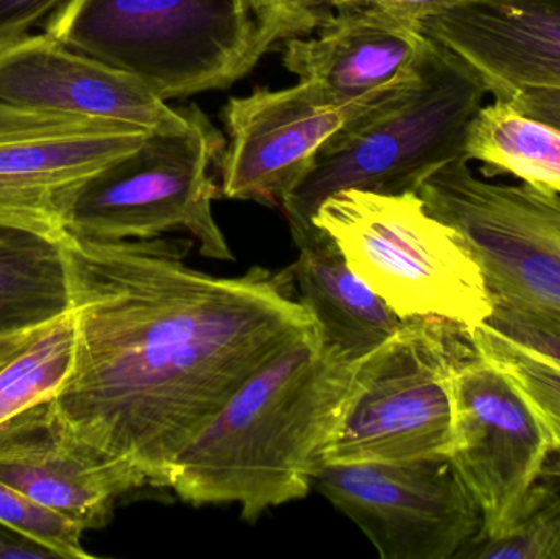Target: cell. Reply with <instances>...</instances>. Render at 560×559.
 I'll use <instances>...</instances> for the list:
<instances>
[{
  "label": "cell",
  "mask_w": 560,
  "mask_h": 559,
  "mask_svg": "<svg viewBox=\"0 0 560 559\" xmlns=\"http://www.w3.org/2000/svg\"><path fill=\"white\" fill-rule=\"evenodd\" d=\"M487 95L480 75L431 39L417 71L329 137L283 199L295 245L316 232L313 216L332 194L417 193L433 171L464 156Z\"/></svg>",
  "instance_id": "cell-3"
},
{
  "label": "cell",
  "mask_w": 560,
  "mask_h": 559,
  "mask_svg": "<svg viewBox=\"0 0 560 559\" xmlns=\"http://www.w3.org/2000/svg\"><path fill=\"white\" fill-rule=\"evenodd\" d=\"M0 524L51 551L55 558L89 559L82 545L84 531L65 515L33 501L0 481Z\"/></svg>",
  "instance_id": "cell-23"
},
{
  "label": "cell",
  "mask_w": 560,
  "mask_h": 559,
  "mask_svg": "<svg viewBox=\"0 0 560 559\" xmlns=\"http://www.w3.org/2000/svg\"><path fill=\"white\" fill-rule=\"evenodd\" d=\"M313 226L401 321L443 318L472 330L492 315L479 263L417 193L339 190L318 207Z\"/></svg>",
  "instance_id": "cell-5"
},
{
  "label": "cell",
  "mask_w": 560,
  "mask_h": 559,
  "mask_svg": "<svg viewBox=\"0 0 560 559\" xmlns=\"http://www.w3.org/2000/svg\"><path fill=\"white\" fill-rule=\"evenodd\" d=\"M225 141L192 105L184 130L151 131L130 153L89 177L72 200L68 233L95 240H151L164 233L192 236L200 255L233 261L212 212L217 186L210 166Z\"/></svg>",
  "instance_id": "cell-7"
},
{
  "label": "cell",
  "mask_w": 560,
  "mask_h": 559,
  "mask_svg": "<svg viewBox=\"0 0 560 559\" xmlns=\"http://www.w3.org/2000/svg\"><path fill=\"white\" fill-rule=\"evenodd\" d=\"M464 156L482 164L487 179L513 176L536 189L560 194V130L493 101L470 124Z\"/></svg>",
  "instance_id": "cell-18"
},
{
  "label": "cell",
  "mask_w": 560,
  "mask_h": 559,
  "mask_svg": "<svg viewBox=\"0 0 560 559\" xmlns=\"http://www.w3.org/2000/svg\"><path fill=\"white\" fill-rule=\"evenodd\" d=\"M457 559H560V458H549L495 534L476 535Z\"/></svg>",
  "instance_id": "cell-20"
},
{
  "label": "cell",
  "mask_w": 560,
  "mask_h": 559,
  "mask_svg": "<svg viewBox=\"0 0 560 559\" xmlns=\"http://www.w3.org/2000/svg\"><path fill=\"white\" fill-rule=\"evenodd\" d=\"M0 102L148 131L184 130L192 121V107H171L137 75L46 32L30 33L0 51Z\"/></svg>",
  "instance_id": "cell-14"
},
{
  "label": "cell",
  "mask_w": 560,
  "mask_h": 559,
  "mask_svg": "<svg viewBox=\"0 0 560 559\" xmlns=\"http://www.w3.org/2000/svg\"><path fill=\"white\" fill-rule=\"evenodd\" d=\"M58 318V317H56ZM52 322V321H51ZM51 322L33 327L12 328V330H0V364L15 357L30 341L35 340Z\"/></svg>",
  "instance_id": "cell-30"
},
{
  "label": "cell",
  "mask_w": 560,
  "mask_h": 559,
  "mask_svg": "<svg viewBox=\"0 0 560 559\" xmlns=\"http://www.w3.org/2000/svg\"><path fill=\"white\" fill-rule=\"evenodd\" d=\"M476 351L463 325L404 321L355 364L325 465L450 456L454 374Z\"/></svg>",
  "instance_id": "cell-6"
},
{
  "label": "cell",
  "mask_w": 560,
  "mask_h": 559,
  "mask_svg": "<svg viewBox=\"0 0 560 559\" xmlns=\"http://www.w3.org/2000/svg\"><path fill=\"white\" fill-rule=\"evenodd\" d=\"M68 311L59 242L0 226V330L46 324Z\"/></svg>",
  "instance_id": "cell-19"
},
{
  "label": "cell",
  "mask_w": 560,
  "mask_h": 559,
  "mask_svg": "<svg viewBox=\"0 0 560 559\" xmlns=\"http://www.w3.org/2000/svg\"><path fill=\"white\" fill-rule=\"evenodd\" d=\"M358 363L323 347L316 330L259 368L174 459L167 489L180 501L236 504L256 522L306 498Z\"/></svg>",
  "instance_id": "cell-2"
},
{
  "label": "cell",
  "mask_w": 560,
  "mask_h": 559,
  "mask_svg": "<svg viewBox=\"0 0 560 559\" xmlns=\"http://www.w3.org/2000/svg\"><path fill=\"white\" fill-rule=\"evenodd\" d=\"M493 299V298H492ZM500 337L548 358L560 366V317L536 308L493 299V311L486 322Z\"/></svg>",
  "instance_id": "cell-25"
},
{
  "label": "cell",
  "mask_w": 560,
  "mask_h": 559,
  "mask_svg": "<svg viewBox=\"0 0 560 559\" xmlns=\"http://www.w3.org/2000/svg\"><path fill=\"white\" fill-rule=\"evenodd\" d=\"M43 32L164 101L230 88L262 58L248 0H68Z\"/></svg>",
  "instance_id": "cell-4"
},
{
  "label": "cell",
  "mask_w": 560,
  "mask_h": 559,
  "mask_svg": "<svg viewBox=\"0 0 560 559\" xmlns=\"http://www.w3.org/2000/svg\"><path fill=\"white\" fill-rule=\"evenodd\" d=\"M150 133L0 102V226L59 242L82 184Z\"/></svg>",
  "instance_id": "cell-10"
},
{
  "label": "cell",
  "mask_w": 560,
  "mask_h": 559,
  "mask_svg": "<svg viewBox=\"0 0 560 559\" xmlns=\"http://www.w3.org/2000/svg\"><path fill=\"white\" fill-rule=\"evenodd\" d=\"M418 30L470 66L495 101L560 89V0H466Z\"/></svg>",
  "instance_id": "cell-15"
},
{
  "label": "cell",
  "mask_w": 560,
  "mask_h": 559,
  "mask_svg": "<svg viewBox=\"0 0 560 559\" xmlns=\"http://www.w3.org/2000/svg\"><path fill=\"white\" fill-rule=\"evenodd\" d=\"M470 337L479 353L515 384L560 450L559 364L500 337L486 324L472 328Z\"/></svg>",
  "instance_id": "cell-22"
},
{
  "label": "cell",
  "mask_w": 560,
  "mask_h": 559,
  "mask_svg": "<svg viewBox=\"0 0 560 559\" xmlns=\"http://www.w3.org/2000/svg\"><path fill=\"white\" fill-rule=\"evenodd\" d=\"M248 3L258 26L261 56L287 39L312 35L332 15L328 0H248Z\"/></svg>",
  "instance_id": "cell-24"
},
{
  "label": "cell",
  "mask_w": 560,
  "mask_h": 559,
  "mask_svg": "<svg viewBox=\"0 0 560 559\" xmlns=\"http://www.w3.org/2000/svg\"><path fill=\"white\" fill-rule=\"evenodd\" d=\"M417 194L460 236L493 299L560 317V194L490 183L466 156L433 171Z\"/></svg>",
  "instance_id": "cell-8"
},
{
  "label": "cell",
  "mask_w": 560,
  "mask_h": 559,
  "mask_svg": "<svg viewBox=\"0 0 560 559\" xmlns=\"http://www.w3.org/2000/svg\"><path fill=\"white\" fill-rule=\"evenodd\" d=\"M313 486L384 559H457L482 527L450 456L325 465Z\"/></svg>",
  "instance_id": "cell-9"
},
{
  "label": "cell",
  "mask_w": 560,
  "mask_h": 559,
  "mask_svg": "<svg viewBox=\"0 0 560 559\" xmlns=\"http://www.w3.org/2000/svg\"><path fill=\"white\" fill-rule=\"evenodd\" d=\"M71 371L52 404L89 445L147 488L279 351L315 330L289 269L219 278L190 268L192 240H61Z\"/></svg>",
  "instance_id": "cell-1"
},
{
  "label": "cell",
  "mask_w": 560,
  "mask_h": 559,
  "mask_svg": "<svg viewBox=\"0 0 560 559\" xmlns=\"http://www.w3.org/2000/svg\"><path fill=\"white\" fill-rule=\"evenodd\" d=\"M516 110L560 130V89L523 88L510 98Z\"/></svg>",
  "instance_id": "cell-28"
},
{
  "label": "cell",
  "mask_w": 560,
  "mask_h": 559,
  "mask_svg": "<svg viewBox=\"0 0 560 559\" xmlns=\"http://www.w3.org/2000/svg\"><path fill=\"white\" fill-rule=\"evenodd\" d=\"M289 266L296 298L306 308L323 347L358 363L381 347L404 324L400 317L349 268L326 233L316 232L296 245Z\"/></svg>",
  "instance_id": "cell-17"
},
{
  "label": "cell",
  "mask_w": 560,
  "mask_h": 559,
  "mask_svg": "<svg viewBox=\"0 0 560 559\" xmlns=\"http://www.w3.org/2000/svg\"><path fill=\"white\" fill-rule=\"evenodd\" d=\"M394 88L352 104H338L318 85L300 81L230 98L222 114L229 143L219 160L220 194L282 206L325 141Z\"/></svg>",
  "instance_id": "cell-12"
},
{
  "label": "cell",
  "mask_w": 560,
  "mask_h": 559,
  "mask_svg": "<svg viewBox=\"0 0 560 559\" xmlns=\"http://www.w3.org/2000/svg\"><path fill=\"white\" fill-rule=\"evenodd\" d=\"M68 0H0V51L45 25Z\"/></svg>",
  "instance_id": "cell-26"
},
{
  "label": "cell",
  "mask_w": 560,
  "mask_h": 559,
  "mask_svg": "<svg viewBox=\"0 0 560 559\" xmlns=\"http://www.w3.org/2000/svg\"><path fill=\"white\" fill-rule=\"evenodd\" d=\"M49 559L51 551L0 524V559Z\"/></svg>",
  "instance_id": "cell-29"
},
{
  "label": "cell",
  "mask_w": 560,
  "mask_h": 559,
  "mask_svg": "<svg viewBox=\"0 0 560 559\" xmlns=\"http://www.w3.org/2000/svg\"><path fill=\"white\" fill-rule=\"evenodd\" d=\"M74 358L71 312L59 315L22 351L0 364V426L23 410L52 399Z\"/></svg>",
  "instance_id": "cell-21"
},
{
  "label": "cell",
  "mask_w": 560,
  "mask_h": 559,
  "mask_svg": "<svg viewBox=\"0 0 560 559\" xmlns=\"http://www.w3.org/2000/svg\"><path fill=\"white\" fill-rule=\"evenodd\" d=\"M466 0H328L329 9L335 12L346 7H372L400 22L418 28L423 20L453 9Z\"/></svg>",
  "instance_id": "cell-27"
},
{
  "label": "cell",
  "mask_w": 560,
  "mask_h": 559,
  "mask_svg": "<svg viewBox=\"0 0 560 559\" xmlns=\"http://www.w3.org/2000/svg\"><path fill=\"white\" fill-rule=\"evenodd\" d=\"M0 481L84 534L107 527L118 501L147 488L133 466L75 435L51 399L0 426Z\"/></svg>",
  "instance_id": "cell-13"
},
{
  "label": "cell",
  "mask_w": 560,
  "mask_h": 559,
  "mask_svg": "<svg viewBox=\"0 0 560 559\" xmlns=\"http://www.w3.org/2000/svg\"><path fill=\"white\" fill-rule=\"evenodd\" d=\"M431 39L372 7L332 12L315 36L283 42L282 65L338 104L387 91L417 71Z\"/></svg>",
  "instance_id": "cell-16"
},
{
  "label": "cell",
  "mask_w": 560,
  "mask_h": 559,
  "mask_svg": "<svg viewBox=\"0 0 560 559\" xmlns=\"http://www.w3.org/2000/svg\"><path fill=\"white\" fill-rule=\"evenodd\" d=\"M555 443L515 384L479 350L453 380L450 459L482 515L477 535L495 534L545 471Z\"/></svg>",
  "instance_id": "cell-11"
}]
</instances>
